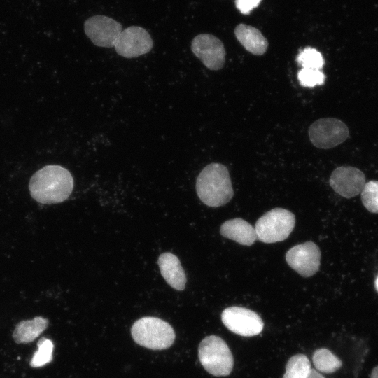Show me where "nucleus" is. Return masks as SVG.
I'll list each match as a JSON object with an SVG mask.
<instances>
[{"mask_svg": "<svg viewBox=\"0 0 378 378\" xmlns=\"http://www.w3.org/2000/svg\"><path fill=\"white\" fill-rule=\"evenodd\" d=\"M74 188V178L66 168L47 165L31 176L29 189L33 199L41 204H56L66 200Z\"/></svg>", "mask_w": 378, "mask_h": 378, "instance_id": "nucleus-1", "label": "nucleus"}, {"mask_svg": "<svg viewBox=\"0 0 378 378\" xmlns=\"http://www.w3.org/2000/svg\"><path fill=\"white\" fill-rule=\"evenodd\" d=\"M223 323L233 333L252 337L258 335L264 323L260 316L253 311L240 307H230L221 314Z\"/></svg>", "mask_w": 378, "mask_h": 378, "instance_id": "nucleus-7", "label": "nucleus"}, {"mask_svg": "<svg viewBox=\"0 0 378 378\" xmlns=\"http://www.w3.org/2000/svg\"><path fill=\"white\" fill-rule=\"evenodd\" d=\"M153 46L149 33L143 27L130 26L122 31L114 45L116 52L125 58L148 53Z\"/></svg>", "mask_w": 378, "mask_h": 378, "instance_id": "nucleus-9", "label": "nucleus"}, {"mask_svg": "<svg viewBox=\"0 0 378 378\" xmlns=\"http://www.w3.org/2000/svg\"><path fill=\"white\" fill-rule=\"evenodd\" d=\"M310 369L308 358L304 354H297L288 360L283 378H306Z\"/></svg>", "mask_w": 378, "mask_h": 378, "instance_id": "nucleus-18", "label": "nucleus"}, {"mask_svg": "<svg viewBox=\"0 0 378 378\" xmlns=\"http://www.w3.org/2000/svg\"><path fill=\"white\" fill-rule=\"evenodd\" d=\"M131 335L136 344L153 350L169 348L176 337L169 323L152 316L142 317L136 321L131 328Z\"/></svg>", "mask_w": 378, "mask_h": 378, "instance_id": "nucleus-3", "label": "nucleus"}, {"mask_svg": "<svg viewBox=\"0 0 378 378\" xmlns=\"http://www.w3.org/2000/svg\"><path fill=\"white\" fill-rule=\"evenodd\" d=\"M298 79L300 85L305 88H313L316 85H323L326 76L320 70L302 69L298 73Z\"/></svg>", "mask_w": 378, "mask_h": 378, "instance_id": "nucleus-22", "label": "nucleus"}, {"mask_svg": "<svg viewBox=\"0 0 378 378\" xmlns=\"http://www.w3.org/2000/svg\"><path fill=\"white\" fill-rule=\"evenodd\" d=\"M308 134L312 144L329 149L343 143L349 136L347 125L335 118H323L314 121L309 127Z\"/></svg>", "mask_w": 378, "mask_h": 378, "instance_id": "nucleus-6", "label": "nucleus"}, {"mask_svg": "<svg viewBox=\"0 0 378 378\" xmlns=\"http://www.w3.org/2000/svg\"><path fill=\"white\" fill-rule=\"evenodd\" d=\"M374 286H375L376 290L378 292V276H377L375 279Z\"/></svg>", "mask_w": 378, "mask_h": 378, "instance_id": "nucleus-26", "label": "nucleus"}, {"mask_svg": "<svg viewBox=\"0 0 378 378\" xmlns=\"http://www.w3.org/2000/svg\"><path fill=\"white\" fill-rule=\"evenodd\" d=\"M298 64L302 69L321 70L325 64L322 54L316 49L307 47L301 50L296 57Z\"/></svg>", "mask_w": 378, "mask_h": 378, "instance_id": "nucleus-19", "label": "nucleus"}, {"mask_svg": "<svg viewBox=\"0 0 378 378\" xmlns=\"http://www.w3.org/2000/svg\"><path fill=\"white\" fill-rule=\"evenodd\" d=\"M158 263L166 282L175 290H183L187 279L178 257L172 253H163L159 256Z\"/></svg>", "mask_w": 378, "mask_h": 378, "instance_id": "nucleus-13", "label": "nucleus"}, {"mask_svg": "<svg viewBox=\"0 0 378 378\" xmlns=\"http://www.w3.org/2000/svg\"><path fill=\"white\" fill-rule=\"evenodd\" d=\"M366 183L364 173L351 166H341L332 172L330 185L340 195L351 198L360 194Z\"/></svg>", "mask_w": 378, "mask_h": 378, "instance_id": "nucleus-12", "label": "nucleus"}, {"mask_svg": "<svg viewBox=\"0 0 378 378\" xmlns=\"http://www.w3.org/2000/svg\"><path fill=\"white\" fill-rule=\"evenodd\" d=\"M198 357L206 371L214 376H227L232 370V354L220 337L210 335L204 337L198 347Z\"/></svg>", "mask_w": 378, "mask_h": 378, "instance_id": "nucleus-4", "label": "nucleus"}, {"mask_svg": "<svg viewBox=\"0 0 378 378\" xmlns=\"http://www.w3.org/2000/svg\"><path fill=\"white\" fill-rule=\"evenodd\" d=\"M306 378H325L321 373H319L316 370L310 369Z\"/></svg>", "mask_w": 378, "mask_h": 378, "instance_id": "nucleus-24", "label": "nucleus"}, {"mask_svg": "<svg viewBox=\"0 0 378 378\" xmlns=\"http://www.w3.org/2000/svg\"><path fill=\"white\" fill-rule=\"evenodd\" d=\"M196 190L200 200L209 206L227 204L234 195L227 168L220 163L206 165L197 178Z\"/></svg>", "mask_w": 378, "mask_h": 378, "instance_id": "nucleus-2", "label": "nucleus"}, {"mask_svg": "<svg viewBox=\"0 0 378 378\" xmlns=\"http://www.w3.org/2000/svg\"><path fill=\"white\" fill-rule=\"evenodd\" d=\"M320 260V249L312 241L296 245L286 254L288 265L304 277L312 276L318 271Z\"/></svg>", "mask_w": 378, "mask_h": 378, "instance_id": "nucleus-11", "label": "nucleus"}, {"mask_svg": "<svg viewBox=\"0 0 378 378\" xmlns=\"http://www.w3.org/2000/svg\"><path fill=\"white\" fill-rule=\"evenodd\" d=\"M370 378H378V365H377L372 369L370 374Z\"/></svg>", "mask_w": 378, "mask_h": 378, "instance_id": "nucleus-25", "label": "nucleus"}, {"mask_svg": "<svg viewBox=\"0 0 378 378\" xmlns=\"http://www.w3.org/2000/svg\"><path fill=\"white\" fill-rule=\"evenodd\" d=\"M364 206L371 213L378 214V181L365 183L360 192Z\"/></svg>", "mask_w": 378, "mask_h": 378, "instance_id": "nucleus-21", "label": "nucleus"}, {"mask_svg": "<svg viewBox=\"0 0 378 378\" xmlns=\"http://www.w3.org/2000/svg\"><path fill=\"white\" fill-rule=\"evenodd\" d=\"M84 31L95 46L112 48L122 32V27L120 22L111 18L97 15L85 20Z\"/></svg>", "mask_w": 378, "mask_h": 378, "instance_id": "nucleus-10", "label": "nucleus"}, {"mask_svg": "<svg viewBox=\"0 0 378 378\" xmlns=\"http://www.w3.org/2000/svg\"><path fill=\"white\" fill-rule=\"evenodd\" d=\"M234 34L241 46L253 55H262L267 50V38L253 27L239 24L234 29Z\"/></svg>", "mask_w": 378, "mask_h": 378, "instance_id": "nucleus-15", "label": "nucleus"}, {"mask_svg": "<svg viewBox=\"0 0 378 378\" xmlns=\"http://www.w3.org/2000/svg\"><path fill=\"white\" fill-rule=\"evenodd\" d=\"M49 321L41 316L31 320L21 321L13 331V338L18 344H27L33 342L47 328Z\"/></svg>", "mask_w": 378, "mask_h": 378, "instance_id": "nucleus-16", "label": "nucleus"}, {"mask_svg": "<svg viewBox=\"0 0 378 378\" xmlns=\"http://www.w3.org/2000/svg\"><path fill=\"white\" fill-rule=\"evenodd\" d=\"M295 224L294 214L288 209L274 208L263 214L256 222L258 239L272 244L288 237Z\"/></svg>", "mask_w": 378, "mask_h": 378, "instance_id": "nucleus-5", "label": "nucleus"}, {"mask_svg": "<svg viewBox=\"0 0 378 378\" xmlns=\"http://www.w3.org/2000/svg\"><path fill=\"white\" fill-rule=\"evenodd\" d=\"M37 346L38 349L34 354L29 363L33 368L43 367L52 359L54 345L50 340L42 337L38 340Z\"/></svg>", "mask_w": 378, "mask_h": 378, "instance_id": "nucleus-20", "label": "nucleus"}, {"mask_svg": "<svg viewBox=\"0 0 378 378\" xmlns=\"http://www.w3.org/2000/svg\"><path fill=\"white\" fill-rule=\"evenodd\" d=\"M316 369L323 373H332L342 365V360L330 350L322 348L315 351L312 357Z\"/></svg>", "mask_w": 378, "mask_h": 378, "instance_id": "nucleus-17", "label": "nucleus"}, {"mask_svg": "<svg viewBox=\"0 0 378 378\" xmlns=\"http://www.w3.org/2000/svg\"><path fill=\"white\" fill-rule=\"evenodd\" d=\"M262 0H235L237 8L242 14H248L253 8L257 7Z\"/></svg>", "mask_w": 378, "mask_h": 378, "instance_id": "nucleus-23", "label": "nucleus"}, {"mask_svg": "<svg viewBox=\"0 0 378 378\" xmlns=\"http://www.w3.org/2000/svg\"><path fill=\"white\" fill-rule=\"evenodd\" d=\"M220 233L223 237L244 246H251L258 239L255 227L240 218L225 221L220 226Z\"/></svg>", "mask_w": 378, "mask_h": 378, "instance_id": "nucleus-14", "label": "nucleus"}, {"mask_svg": "<svg viewBox=\"0 0 378 378\" xmlns=\"http://www.w3.org/2000/svg\"><path fill=\"white\" fill-rule=\"evenodd\" d=\"M191 50L209 70H220L225 64L226 52L224 45L212 34L196 36L192 41Z\"/></svg>", "mask_w": 378, "mask_h": 378, "instance_id": "nucleus-8", "label": "nucleus"}]
</instances>
